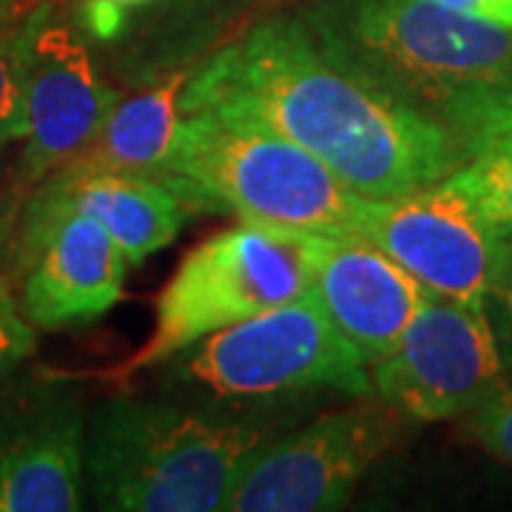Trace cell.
Returning a JSON list of instances; mask_svg holds the SVG:
<instances>
[{
	"instance_id": "obj_6",
	"label": "cell",
	"mask_w": 512,
	"mask_h": 512,
	"mask_svg": "<svg viewBox=\"0 0 512 512\" xmlns=\"http://www.w3.org/2000/svg\"><path fill=\"white\" fill-rule=\"evenodd\" d=\"M319 234L239 220L191 248L157 296L146 345L103 379L163 367L217 330L311 293Z\"/></svg>"
},
{
	"instance_id": "obj_13",
	"label": "cell",
	"mask_w": 512,
	"mask_h": 512,
	"mask_svg": "<svg viewBox=\"0 0 512 512\" xmlns=\"http://www.w3.org/2000/svg\"><path fill=\"white\" fill-rule=\"evenodd\" d=\"M311 293L367 362L396 348L413 316L433 296L393 256L356 234H319Z\"/></svg>"
},
{
	"instance_id": "obj_1",
	"label": "cell",
	"mask_w": 512,
	"mask_h": 512,
	"mask_svg": "<svg viewBox=\"0 0 512 512\" xmlns=\"http://www.w3.org/2000/svg\"><path fill=\"white\" fill-rule=\"evenodd\" d=\"M211 109L288 137L365 197H399L461 165L450 128L330 60L299 18H268L222 46L183 89Z\"/></svg>"
},
{
	"instance_id": "obj_14",
	"label": "cell",
	"mask_w": 512,
	"mask_h": 512,
	"mask_svg": "<svg viewBox=\"0 0 512 512\" xmlns=\"http://www.w3.org/2000/svg\"><path fill=\"white\" fill-rule=\"evenodd\" d=\"M29 194L89 214L123 248L128 265H140L171 245L188 217V205L163 180L80 163L57 168Z\"/></svg>"
},
{
	"instance_id": "obj_24",
	"label": "cell",
	"mask_w": 512,
	"mask_h": 512,
	"mask_svg": "<svg viewBox=\"0 0 512 512\" xmlns=\"http://www.w3.org/2000/svg\"><path fill=\"white\" fill-rule=\"evenodd\" d=\"M504 12H507V18H510V29H512V0H495Z\"/></svg>"
},
{
	"instance_id": "obj_3",
	"label": "cell",
	"mask_w": 512,
	"mask_h": 512,
	"mask_svg": "<svg viewBox=\"0 0 512 512\" xmlns=\"http://www.w3.org/2000/svg\"><path fill=\"white\" fill-rule=\"evenodd\" d=\"M160 168L188 208L322 237H359L365 194L271 128L211 109L183 111Z\"/></svg>"
},
{
	"instance_id": "obj_8",
	"label": "cell",
	"mask_w": 512,
	"mask_h": 512,
	"mask_svg": "<svg viewBox=\"0 0 512 512\" xmlns=\"http://www.w3.org/2000/svg\"><path fill=\"white\" fill-rule=\"evenodd\" d=\"M510 376L487 308L430 296L387 356L370 362L373 393L404 419L467 416Z\"/></svg>"
},
{
	"instance_id": "obj_5",
	"label": "cell",
	"mask_w": 512,
	"mask_h": 512,
	"mask_svg": "<svg viewBox=\"0 0 512 512\" xmlns=\"http://www.w3.org/2000/svg\"><path fill=\"white\" fill-rule=\"evenodd\" d=\"M165 390L200 404L262 407L336 393L370 399V362L313 293L228 325L174 356Z\"/></svg>"
},
{
	"instance_id": "obj_7",
	"label": "cell",
	"mask_w": 512,
	"mask_h": 512,
	"mask_svg": "<svg viewBox=\"0 0 512 512\" xmlns=\"http://www.w3.org/2000/svg\"><path fill=\"white\" fill-rule=\"evenodd\" d=\"M359 237L430 293L478 308H487L512 259L510 234L495 228L453 174L399 197H367Z\"/></svg>"
},
{
	"instance_id": "obj_25",
	"label": "cell",
	"mask_w": 512,
	"mask_h": 512,
	"mask_svg": "<svg viewBox=\"0 0 512 512\" xmlns=\"http://www.w3.org/2000/svg\"><path fill=\"white\" fill-rule=\"evenodd\" d=\"M109 3H117V6H140V3H148V0H109Z\"/></svg>"
},
{
	"instance_id": "obj_12",
	"label": "cell",
	"mask_w": 512,
	"mask_h": 512,
	"mask_svg": "<svg viewBox=\"0 0 512 512\" xmlns=\"http://www.w3.org/2000/svg\"><path fill=\"white\" fill-rule=\"evenodd\" d=\"M12 373L0 376V512L83 510L89 416L60 376Z\"/></svg>"
},
{
	"instance_id": "obj_4",
	"label": "cell",
	"mask_w": 512,
	"mask_h": 512,
	"mask_svg": "<svg viewBox=\"0 0 512 512\" xmlns=\"http://www.w3.org/2000/svg\"><path fill=\"white\" fill-rule=\"evenodd\" d=\"M302 20L330 60L433 117L458 94L512 83V29L436 0H325Z\"/></svg>"
},
{
	"instance_id": "obj_22",
	"label": "cell",
	"mask_w": 512,
	"mask_h": 512,
	"mask_svg": "<svg viewBox=\"0 0 512 512\" xmlns=\"http://www.w3.org/2000/svg\"><path fill=\"white\" fill-rule=\"evenodd\" d=\"M447 9H456V12H464V15H473V18H484L490 23H498V26H507L510 29V18L507 12L495 3V0H436Z\"/></svg>"
},
{
	"instance_id": "obj_10",
	"label": "cell",
	"mask_w": 512,
	"mask_h": 512,
	"mask_svg": "<svg viewBox=\"0 0 512 512\" xmlns=\"http://www.w3.org/2000/svg\"><path fill=\"white\" fill-rule=\"evenodd\" d=\"M18 66L26 137L20 183L29 191L92 146L120 94L100 77L92 55L49 3H37L12 40Z\"/></svg>"
},
{
	"instance_id": "obj_17",
	"label": "cell",
	"mask_w": 512,
	"mask_h": 512,
	"mask_svg": "<svg viewBox=\"0 0 512 512\" xmlns=\"http://www.w3.org/2000/svg\"><path fill=\"white\" fill-rule=\"evenodd\" d=\"M467 430L487 453L512 467V373L467 413Z\"/></svg>"
},
{
	"instance_id": "obj_2",
	"label": "cell",
	"mask_w": 512,
	"mask_h": 512,
	"mask_svg": "<svg viewBox=\"0 0 512 512\" xmlns=\"http://www.w3.org/2000/svg\"><path fill=\"white\" fill-rule=\"evenodd\" d=\"M274 433V421L109 399L86 421L83 478L100 510L214 512Z\"/></svg>"
},
{
	"instance_id": "obj_21",
	"label": "cell",
	"mask_w": 512,
	"mask_h": 512,
	"mask_svg": "<svg viewBox=\"0 0 512 512\" xmlns=\"http://www.w3.org/2000/svg\"><path fill=\"white\" fill-rule=\"evenodd\" d=\"M487 313H490L495 336H498V342H501L504 359H507V367H510L512 373V259L504 279L498 282V288L493 291V296L487 299Z\"/></svg>"
},
{
	"instance_id": "obj_11",
	"label": "cell",
	"mask_w": 512,
	"mask_h": 512,
	"mask_svg": "<svg viewBox=\"0 0 512 512\" xmlns=\"http://www.w3.org/2000/svg\"><path fill=\"white\" fill-rule=\"evenodd\" d=\"M128 259L109 231L63 205L29 194L12 256V282L35 328L89 325L120 302Z\"/></svg>"
},
{
	"instance_id": "obj_9",
	"label": "cell",
	"mask_w": 512,
	"mask_h": 512,
	"mask_svg": "<svg viewBox=\"0 0 512 512\" xmlns=\"http://www.w3.org/2000/svg\"><path fill=\"white\" fill-rule=\"evenodd\" d=\"M396 410H333L285 439L265 441L242 467L228 512H330L348 504L402 430Z\"/></svg>"
},
{
	"instance_id": "obj_23",
	"label": "cell",
	"mask_w": 512,
	"mask_h": 512,
	"mask_svg": "<svg viewBox=\"0 0 512 512\" xmlns=\"http://www.w3.org/2000/svg\"><path fill=\"white\" fill-rule=\"evenodd\" d=\"M35 6L37 0H0V23L20 18V15H29Z\"/></svg>"
},
{
	"instance_id": "obj_19",
	"label": "cell",
	"mask_w": 512,
	"mask_h": 512,
	"mask_svg": "<svg viewBox=\"0 0 512 512\" xmlns=\"http://www.w3.org/2000/svg\"><path fill=\"white\" fill-rule=\"evenodd\" d=\"M26 137V111H23V92H20L18 66L12 40L0 37V157L6 148L23 143Z\"/></svg>"
},
{
	"instance_id": "obj_20",
	"label": "cell",
	"mask_w": 512,
	"mask_h": 512,
	"mask_svg": "<svg viewBox=\"0 0 512 512\" xmlns=\"http://www.w3.org/2000/svg\"><path fill=\"white\" fill-rule=\"evenodd\" d=\"M29 197V188L20 183L15 174L9 183H0V274L12 279V256H15V239H18V222L23 202Z\"/></svg>"
},
{
	"instance_id": "obj_15",
	"label": "cell",
	"mask_w": 512,
	"mask_h": 512,
	"mask_svg": "<svg viewBox=\"0 0 512 512\" xmlns=\"http://www.w3.org/2000/svg\"><path fill=\"white\" fill-rule=\"evenodd\" d=\"M436 117L461 151L453 177L495 228L512 237V83L458 94Z\"/></svg>"
},
{
	"instance_id": "obj_18",
	"label": "cell",
	"mask_w": 512,
	"mask_h": 512,
	"mask_svg": "<svg viewBox=\"0 0 512 512\" xmlns=\"http://www.w3.org/2000/svg\"><path fill=\"white\" fill-rule=\"evenodd\" d=\"M37 348V328L23 313L15 282L0 274V376L18 370Z\"/></svg>"
},
{
	"instance_id": "obj_16",
	"label": "cell",
	"mask_w": 512,
	"mask_h": 512,
	"mask_svg": "<svg viewBox=\"0 0 512 512\" xmlns=\"http://www.w3.org/2000/svg\"><path fill=\"white\" fill-rule=\"evenodd\" d=\"M185 83L188 74L171 72L148 92L117 103L92 146L72 163L157 177L183 120Z\"/></svg>"
}]
</instances>
